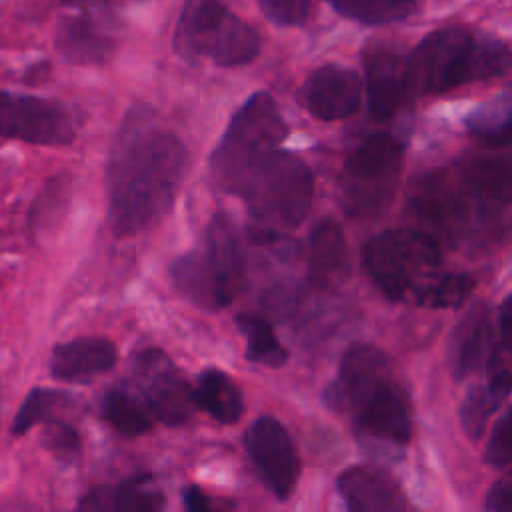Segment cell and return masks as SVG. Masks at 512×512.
Masks as SVG:
<instances>
[{"instance_id": "13", "label": "cell", "mask_w": 512, "mask_h": 512, "mask_svg": "<svg viewBox=\"0 0 512 512\" xmlns=\"http://www.w3.org/2000/svg\"><path fill=\"white\" fill-rule=\"evenodd\" d=\"M362 98V84L354 70L336 64L314 70L302 86V104L318 120L352 116Z\"/></svg>"}, {"instance_id": "16", "label": "cell", "mask_w": 512, "mask_h": 512, "mask_svg": "<svg viewBox=\"0 0 512 512\" xmlns=\"http://www.w3.org/2000/svg\"><path fill=\"white\" fill-rule=\"evenodd\" d=\"M116 364V346L108 338H76L54 346L50 374L62 382L88 380Z\"/></svg>"}, {"instance_id": "8", "label": "cell", "mask_w": 512, "mask_h": 512, "mask_svg": "<svg viewBox=\"0 0 512 512\" xmlns=\"http://www.w3.org/2000/svg\"><path fill=\"white\" fill-rule=\"evenodd\" d=\"M404 146L388 136L374 134L362 142L346 160L340 190L346 210L354 216H374L382 212L400 180Z\"/></svg>"}, {"instance_id": "2", "label": "cell", "mask_w": 512, "mask_h": 512, "mask_svg": "<svg viewBox=\"0 0 512 512\" xmlns=\"http://www.w3.org/2000/svg\"><path fill=\"white\" fill-rule=\"evenodd\" d=\"M326 402L348 408L360 436L378 446H404L412 432L410 404L392 374L386 354L370 344H354L340 362Z\"/></svg>"}, {"instance_id": "6", "label": "cell", "mask_w": 512, "mask_h": 512, "mask_svg": "<svg viewBox=\"0 0 512 512\" xmlns=\"http://www.w3.org/2000/svg\"><path fill=\"white\" fill-rule=\"evenodd\" d=\"M288 126L268 92L252 94L230 118L210 158V172L226 192L264 154L280 148Z\"/></svg>"}, {"instance_id": "31", "label": "cell", "mask_w": 512, "mask_h": 512, "mask_svg": "<svg viewBox=\"0 0 512 512\" xmlns=\"http://www.w3.org/2000/svg\"><path fill=\"white\" fill-rule=\"evenodd\" d=\"M262 12L280 26H298L306 20L312 0H258Z\"/></svg>"}, {"instance_id": "14", "label": "cell", "mask_w": 512, "mask_h": 512, "mask_svg": "<svg viewBox=\"0 0 512 512\" xmlns=\"http://www.w3.org/2000/svg\"><path fill=\"white\" fill-rule=\"evenodd\" d=\"M368 108L376 120L392 118L412 94L406 58L388 48H370L364 56Z\"/></svg>"}, {"instance_id": "30", "label": "cell", "mask_w": 512, "mask_h": 512, "mask_svg": "<svg viewBox=\"0 0 512 512\" xmlns=\"http://www.w3.org/2000/svg\"><path fill=\"white\" fill-rule=\"evenodd\" d=\"M484 458L490 466H506L512 462V406L496 422Z\"/></svg>"}, {"instance_id": "15", "label": "cell", "mask_w": 512, "mask_h": 512, "mask_svg": "<svg viewBox=\"0 0 512 512\" xmlns=\"http://www.w3.org/2000/svg\"><path fill=\"white\" fill-rule=\"evenodd\" d=\"M338 494L354 512H386L404 508L400 486L382 470L372 466H354L336 480Z\"/></svg>"}, {"instance_id": "3", "label": "cell", "mask_w": 512, "mask_h": 512, "mask_svg": "<svg viewBox=\"0 0 512 512\" xmlns=\"http://www.w3.org/2000/svg\"><path fill=\"white\" fill-rule=\"evenodd\" d=\"M412 94L444 92L512 68V50L494 38H476L462 26L428 34L406 58Z\"/></svg>"}, {"instance_id": "11", "label": "cell", "mask_w": 512, "mask_h": 512, "mask_svg": "<svg viewBox=\"0 0 512 512\" xmlns=\"http://www.w3.org/2000/svg\"><path fill=\"white\" fill-rule=\"evenodd\" d=\"M246 452L270 492L286 500L300 478V456L288 430L272 416H260L244 434Z\"/></svg>"}, {"instance_id": "1", "label": "cell", "mask_w": 512, "mask_h": 512, "mask_svg": "<svg viewBox=\"0 0 512 512\" xmlns=\"http://www.w3.org/2000/svg\"><path fill=\"white\" fill-rule=\"evenodd\" d=\"M184 142L140 114L130 116L108 162V220L116 236H134L156 224L184 180Z\"/></svg>"}, {"instance_id": "34", "label": "cell", "mask_w": 512, "mask_h": 512, "mask_svg": "<svg viewBox=\"0 0 512 512\" xmlns=\"http://www.w3.org/2000/svg\"><path fill=\"white\" fill-rule=\"evenodd\" d=\"M182 502H184L186 510H190V512H208V510H212V504H210L208 496L198 486H188L182 492Z\"/></svg>"}, {"instance_id": "25", "label": "cell", "mask_w": 512, "mask_h": 512, "mask_svg": "<svg viewBox=\"0 0 512 512\" xmlns=\"http://www.w3.org/2000/svg\"><path fill=\"white\" fill-rule=\"evenodd\" d=\"M338 14L362 24H390L408 18L414 0H326Z\"/></svg>"}, {"instance_id": "27", "label": "cell", "mask_w": 512, "mask_h": 512, "mask_svg": "<svg viewBox=\"0 0 512 512\" xmlns=\"http://www.w3.org/2000/svg\"><path fill=\"white\" fill-rule=\"evenodd\" d=\"M468 132L490 146L512 144V104L490 102L466 118Z\"/></svg>"}, {"instance_id": "24", "label": "cell", "mask_w": 512, "mask_h": 512, "mask_svg": "<svg viewBox=\"0 0 512 512\" xmlns=\"http://www.w3.org/2000/svg\"><path fill=\"white\" fill-rule=\"evenodd\" d=\"M236 326L246 342V358L254 364L278 368L288 360V352L278 342L272 324L258 314H238Z\"/></svg>"}, {"instance_id": "12", "label": "cell", "mask_w": 512, "mask_h": 512, "mask_svg": "<svg viewBox=\"0 0 512 512\" xmlns=\"http://www.w3.org/2000/svg\"><path fill=\"white\" fill-rule=\"evenodd\" d=\"M170 278L180 294L204 310L226 308L244 284L206 246L178 256L170 266Z\"/></svg>"}, {"instance_id": "32", "label": "cell", "mask_w": 512, "mask_h": 512, "mask_svg": "<svg viewBox=\"0 0 512 512\" xmlns=\"http://www.w3.org/2000/svg\"><path fill=\"white\" fill-rule=\"evenodd\" d=\"M484 508L494 512H512V470L504 480L490 488Z\"/></svg>"}, {"instance_id": "19", "label": "cell", "mask_w": 512, "mask_h": 512, "mask_svg": "<svg viewBox=\"0 0 512 512\" xmlns=\"http://www.w3.org/2000/svg\"><path fill=\"white\" fill-rule=\"evenodd\" d=\"M80 510L94 512H154L164 508V496L150 476H134L112 486H96L86 492Z\"/></svg>"}, {"instance_id": "26", "label": "cell", "mask_w": 512, "mask_h": 512, "mask_svg": "<svg viewBox=\"0 0 512 512\" xmlns=\"http://www.w3.org/2000/svg\"><path fill=\"white\" fill-rule=\"evenodd\" d=\"M70 394L56 390V388H34L28 392V396L24 398V402L20 404L16 418L12 422V432L24 434L28 432L32 426L40 424V422H50L56 420L58 412L64 410L70 404Z\"/></svg>"}, {"instance_id": "20", "label": "cell", "mask_w": 512, "mask_h": 512, "mask_svg": "<svg viewBox=\"0 0 512 512\" xmlns=\"http://www.w3.org/2000/svg\"><path fill=\"white\" fill-rule=\"evenodd\" d=\"M196 406L222 424H234L244 412V396L238 384L222 370L208 368L198 374L194 386Z\"/></svg>"}, {"instance_id": "5", "label": "cell", "mask_w": 512, "mask_h": 512, "mask_svg": "<svg viewBox=\"0 0 512 512\" xmlns=\"http://www.w3.org/2000/svg\"><path fill=\"white\" fill-rule=\"evenodd\" d=\"M186 58H208L218 66H244L260 52L258 32L232 14L226 0H184L174 34Z\"/></svg>"}, {"instance_id": "9", "label": "cell", "mask_w": 512, "mask_h": 512, "mask_svg": "<svg viewBox=\"0 0 512 512\" xmlns=\"http://www.w3.org/2000/svg\"><path fill=\"white\" fill-rule=\"evenodd\" d=\"M132 376L156 420L168 426H180L192 416L196 408L194 388L166 352L146 348L134 354Z\"/></svg>"}, {"instance_id": "18", "label": "cell", "mask_w": 512, "mask_h": 512, "mask_svg": "<svg viewBox=\"0 0 512 512\" xmlns=\"http://www.w3.org/2000/svg\"><path fill=\"white\" fill-rule=\"evenodd\" d=\"M450 362L458 380L476 374L492 362V324L484 306L468 312L454 332Z\"/></svg>"}, {"instance_id": "33", "label": "cell", "mask_w": 512, "mask_h": 512, "mask_svg": "<svg viewBox=\"0 0 512 512\" xmlns=\"http://www.w3.org/2000/svg\"><path fill=\"white\" fill-rule=\"evenodd\" d=\"M498 324H500V340L504 350L512 356V294L502 302L498 312Z\"/></svg>"}, {"instance_id": "22", "label": "cell", "mask_w": 512, "mask_h": 512, "mask_svg": "<svg viewBox=\"0 0 512 512\" xmlns=\"http://www.w3.org/2000/svg\"><path fill=\"white\" fill-rule=\"evenodd\" d=\"M58 48L70 62L94 64L108 58L112 40L88 18H70L58 32Z\"/></svg>"}, {"instance_id": "7", "label": "cell", "mask_w": 512, "mask_h": 512, "mask_svg": "<svg viewBox=\"0 0 512 512\" xmlns=\"http://www.w3.org/2000/svg\"><path fill=\"white\" fill-rule=\"evenodd\" d=\"M438 264V242L424 230H386L364 246V268L390 300L420 290V280L434 272Z\"/></svg>"}, {"instance_id": "29", "label": "cell", "mask_w": 512, "mask_h": 512, "mask_svg": "<svg viewBox=\"0 0 512 512\" xmlns=\"http://www.w3.org/2000/svg\"><path fill=\"white\" fill-rule=\"evenodd\" d=\"M42 444L54 458L64 460V462L76 460L82 450V442H80L76 428L62 420L46 422V428L42 434Z\"/></svg>"}, {"instance_id": "28", "label": "cell", "mask_w": 512, "mask_h": 512, "mask_svg": "<svg viewBox=\"0 0 512 512\" xmlns=\"http://www.w3.org/2000/svg\"><path fill=\"white\" fill-rule=\"evenodd\" d=\"M474 286L476 282L468 274H448L436 282L424 284L418 290V302L430 308H456L470 296Z\"/></svg>"}, {"instance_id": "21", "label": "cell", "mask_w": 512, "mask_h": 512, "mask_svg": "<svg viewBox=\"0 0 512 512\" xmlns=\"http://www.w3.org/2000/svg\"><path fill=\"white\" fill-rule=\"evenodd\" d=\"M510 392H512V374L504 368L492 372L488 384L470 388L460 404V424L464 432L470 438L478 440L490 416L508 398Z\"/></svg>"}, {"instance_id": "10", "label": "cell", "mask_w": 512, "mask_h": 512, "mask_svg": "<svg viewBox=\"0 0 512 512\" xmlns=\"http://www.w3.org/2000/svg\"><path fill=\"white\" fill-rule=\"evenodd\" d=\"M0 136L28 144H68L76 136V122L68 108L54 100L0 94Z\"/></svg>"}, {"instance_id": "23", "label": "cell", "mask_w": 512, "mask_h": 512, "mask_svg": "<svg viewBox=\"0 0 512 512\" xmlns=\"http://www.w3.org/2000/svg\"><path fill=\"white\" fill-rule=\"evenodd\" d=\"M102 418L122 436H142L152 430L154 414L126 388H112L102 398Z\"/></svg>"}, {"instance_id": "4", "label": "cell", "mask_w": 512, "mask_h": 512, "mask_svg": "<svg viewBox=\"0 0 512 512\" xmlns=\"http://www.w3.org/2000/svg\"><path fill=\"white\" fill-rule=\"evenodd\" d=\"M250 216L266 232L298 226L312 204L314 178L310 168L280 148L258 158L232 186Z\"/></svg>"}, {"instance_id": "35", "label": "cell", "mask_w": 512, "mask_h": 512, "mask_svg": "<svg viewBox=\"0 0 512 512\" xmlns=\"http://www.w3.org/2000/svg\"><path fill=\"white\" fill-rule=\"evenodd\" d=\"M66 4H84V2H90V0H62Z\"/></svg>"}, {"instance_id": "17", "label": "cell", "mask_w": 512, "mask_h": 512, "mask_svg": "<svg viewBox=\"0 0 512 512\" xmlns=\"http://www.w3.org/2000/svg\"><path fill=\"white\" fill-rule=\"evenodd\" d=\"M348 272V244L342 228L326 218L320 220L308 240V276L316 288L338 284Z\"/></svg>"}]
</instances>
